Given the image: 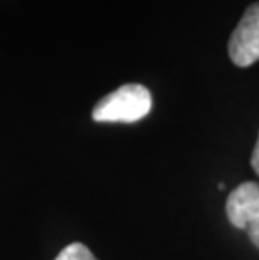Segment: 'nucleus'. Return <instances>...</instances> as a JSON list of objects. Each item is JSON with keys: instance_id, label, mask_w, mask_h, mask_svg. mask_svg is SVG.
<instances>
[{"instance_id": "f257e3e1", "label": "nucleus", "mask_w": 259, "mask_h": 260, "mask_svg": "<svg viewBox=\"0 0 259 260\" xmlns=\"http://www.w3.org/2000/svg\"><path fill=\"white\" fill-rule=\"evenodd\" d=\"M152 94L141 84H125L104 96L93 109L98 123H136L150 113Z\"/></svg>"}, {"instance_id": "f03ea898", "label": "nucleus", "mask_w": 259, "mask_h": 260, "mask_svg": "<svg viewBox=\"0 0 259 260\" xmlns=\"http://www.w3.org/2000/svg\"><path fill=\"white\" fill-rule=\"evenodd\" d=\"M225 213L236 229L246 230L251 242L259 248V185L241 183L227 197Z\"/></svg>"}, {"instance_id": "7ed1b4c3", "label": "nucleus", "mask_w": 259, "mask_h": 260, "mask_svg": "<svg viewBox=\"0 0 259 260\" xmlns=\"http://www.w3.org/2000/svg\"><path fill=\"white\" fill-rule=\"evenodd\" d=\"M229 56L239 68H247L259 60V2L246 10L234 29L229 39Z\"/></svg>"}, {"instance_id": "20e7f679", "label": "nucleus", "mask_w": 259, "mask_h": 260, "mask_svg": "<svg viewBox=\"0 0 259 260\" xmlns=\"http://www.w3.org/2000/svg\"><path fill=\"white\" fill-rule=\"evenodd\" d=\"M54 260H98V258L82 243H71V245L64 247Z\"/></svg>"}, {"instance_id": "39448f33", "label": "nucleus", "mask_w": 259, "mask_h": 260, "mask_svg": "<svg viewBox=\"0 0 259 260\" xmlns=\"http://www.w3.org/2000/svg\"><path fill=\"white\" fill-rule=\"evenodd\" d=\"M251 167L254 170V173L259 176V135H257V141H256V146L252 149V154H251Z\"/></svg>"}]
</instances>
